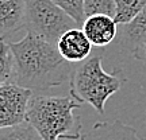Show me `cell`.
<instances>
[{
  "label": "cell",
  "instance_id": "cell-3",
  "mask_svg": "<svg viewBox=\"0 0 146 140\" xmlns=\"http://www.w3.org/2000/svg\"><path fill=\"white\" fill-rule=\"evenodd\" d=\"M69 93L83 103H88L98 113L103 114L107 100L120 89V78L107 73L102 66V58L94 57L80 62L69 77Z\"/></svg>",
  "mask_w": 146,
  "mask_h": 140
},
{
  "label": "cell",
  "instance_id": "cell-1",
  "mask_svg": "<svg viewBox=\"0 0 146 140\" xmlns=\"http://www.w3.org/2000/svg\"><path fill=\"white\" fill-rule=\"evenodd\" d=\"M10 47L15 59L12 82L33 92L56 88L70 77L73 69L60 54L57 46L49 41L27 32Z\"/></svg>",
  "mask_w": 146,
  "mask_h": 140
},
{
  "label": "cell",
  "instance_id": "cell-11",
  "mask_svg": "<svg viewBox=\"0 0 146 140\" xmlns=\"http://www.w3.org/2000/svg\"><path fill=\"white\" fill-rule=\"evenodd\" d=\"M115 20L119 24H126L131 22L146 7V0H115Z\"/></svg>",
  "mask_w": 146,
  "mask_h": 140
},
{
  "label": "cell",
  "instance_id": "cell-7",
  "mask_svg": "<svg viewBox=\"0 0 146 140\" xmlns=\"http://www.w3.org/2000/svg\"><path fill=\"white\" fill-rule=\"evenodd\" d=\"M119 23L114 16L108 15H92L88 16L81 26L83 31L94 46H107L114 41L119 32Z\"/></svg>",
  "mask_w": 146,
  "mask_h": 140
},
{
  "label": "cell",
  "instance_id": "cell-9",
  "mask_svg": "<svg viewBox=\"0 0 146 140\" xmlns=\"http://www.w3.org/2000/svg\"><path fill=\"white\" fill-rule=\"evenodd\" d=\"M81 140H139L137 131L120 120L99 121L83 133Z\"/></svg>",
  "mask_w": 146,
  "mask_h": 140
},
{
  "label": "cell",
  "instance_id": "cell-16",
  "mask_svg": "<svg viewBox=\"0 0 146 140\" xmlns=\"http://www.w3.org/2000/svg\"><path fill=\"white\" fill-rule=\"evenodd\" d=\"M134 57L139 61H145L146 62V42L142 45L141 49H138L135 53H134Z\"/></svg>",
  "mask_w": 146,
  "mask_h": 140
},
{
  "label": "cell",
  "instance_id": "cell-4",
  "mask_svg": "<svg viewBox=\"0 0 146 140\" xmlns=\"http://www.w3.org/2000/svg\"><path fill=\"white\" fill-rule=\"evenodd\" d=\"M76 27H80L77 22L53 0H27V32L57 45L62 34Z\"/></svg>",
  "mask_w": 146,
  "mask_h": 140
},
{
  "label": "cell",
  "instance_id": "cell-8",
  "mask_svg": "<svg viewBox=\"0 0 146 140\" xmlns=\"http://www.w3.org/2000/svg\"><path fill=\"white\" fill-rule=\"evenodd\" d=\"M27 0H0V35L7 39L26 27Z\"/></svg>",
  "mask_w": 146,
  "mask_h": 140
},
{
  "label": "cell",
  "instance_id": "cell-10",
  "mask_svg": "<svg viewBox=\"0 0 146 140\" xmlns=\"http://www.w3.org/2000/svg\"><path fill=\"white\" fill-rule=\"evenodd\" d=\"M120 38L126 46L131 49L133 54L141 49L146 42V7L126 24H120Z\"/></svg>",
  "mask_w": 146,
  "mask_h": 140
},
{
  "label": "cell",
  "instance_id": "cell-13",
  "mask_svg": "<svg viewBox=\"0 0 146 140\" xmlns=\"http://www.w3.org/2000/svg\"><path fill=\"white\" fill-rule=\"evenodd\" d=\"M0 140H43V139L26 121V123L15 125V127L1 128Z\"/></svg>",
  "mask_w": 146,
  "mask_h": 140
},
{
  "label": "cell",
  "instance_id": "cell-12",
  "mask_svg": "<svg viewBox=\"0 0 146 140\" xmlns=\"http://www.w3.org/2000/svg\"><path fill=\"white\" fill-rule=\"evenodd\" d=\"M15 74V59L14 54L5 39H1V49H0V82H12Z\"/></svg>",
  "mask_w": 146,
  "mask_h": 140
},
{
  "label": "cell",
  "instance_id": "cell-6",
  "mask_svg": "<svg viewBox=\"0 0 146 140\" xmlns=\"http://www.w3.org/2000/svg\"><path fill=\"white\" fill-rule=\"evenodd\" d=\"M57 49L69 63H80L85 61L92 50V43L81 27H76L61 35L57 42Z\"/></svg>",
  "mask_w": 146,
  "mask_h": 140
},
{
  "label": "cell",
  "instance_id": "cell-2",
  "mask_svg": "<svg viewBox=\"0 0 146 140\" xmlns=\"http://www.w3.org/2000/svg\"><path fill=\"white\" fill-rule=\"evenodd\" d=\"M84 103L69 96H33L27 123L43 140H81V120L74 116V109Z\"/></svg>",
  "mask_w": 146,
  "mask_h": 140
},
{
  "label": "cell",
  "instance_id": "cell-5",
  "mask_svg": "<svg viewBox=\"0 0 146 140\" xmlns=\"http://www.w3.org/2000/svg\"><path fill=\"white\" fill-rule=\"evenodd\" d=\"M33 90L15 82H5L0 86V128H8L27 121L29 105Z\"/></svg>",
  "mask_w": 146,
  "mask_h": 140
},
{
  "label": "cell",
  "instance_id": "cell-15",
  "mask_svg": "<svg viewBox=\"0 0 146 140\" xmlns=\"http://www.w3.org/2000/svg\"><path fill=\"white\" fill-rule=\"evenodd\" d=\"M58 7H61L68 15H70L81 27L87 19L84 11V0H53Z\"/></svg>",
  "mask_w": 146,
  "mask_h": 140
},
{
  "label": "cell",
  "instance_id": "cell-14",
  "mask_svg": "<svg viewBox=\"0 0 146 140\" xmlns=\"http://www.w3.org/2000/svg\"><path fill=\"white\" fill-rule=\"evenodd\" d=\"M84 11L87 18L92 15H108L115 18L116 3L115 0H84Z\"/></svg>",
  "mask_w": 146,
  "mask_h": 140
}]
</instances>
